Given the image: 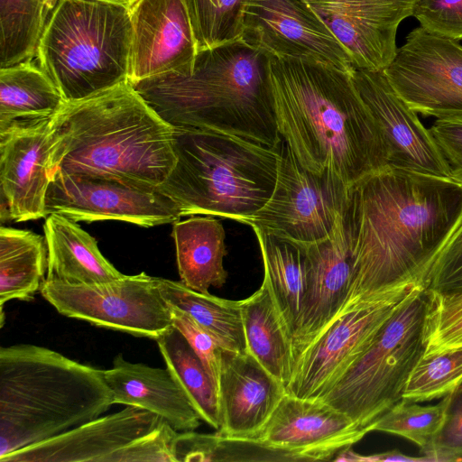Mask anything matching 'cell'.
Here are the masks:
<instances>
[{
  "instance_id": "cell-9",
  "label": "cell",
  "mask_w": 462,
  "mask_h": 462,
  "mask_svg": "<svg viewBox=\"0 0 462 462\" xmlns=\"http://www.w3.org/2000/svg\"><path fill=\"white\" fill-rule=\"evenodd\" d=\"M40 291L61 315L97 327L154 340L173 327L158 277L144 272L92 284L45 280Z\"/></svg>"
},
{
  "instance_id": "cell-26",
  "label": "cell",
  "mask_w": 462,
  "mask_h": 462,
  "mask_svg": "<svg viewBox=\"0 0 462 462\" xmlns=\"http://www.w3.org/2000/svg\"><path fill=\"white\" fill-rule=\"evenodd\" d=\"M262 254L264 274L291 341L302 308L307 284V244L252 226Z\"/></svg>"
},
{
  "instance_id": "cell-31",
  "label": "cell",
  "mask_w": 462,
  "mask_h": 462,
  "mask_svg": "<svg viewBox=\"0 0 462 462\" xmlns=\"http://www.w3.org/2000/svg\"><path fill=\"white\" fill-rule=\"evenodd\" d=\"M166 367L184 390L202 420L221 428L217 388L183 335L172 327L156 339Z\"/></svg>"
},
{
  "instance_id": "cell-41",
  "label": "cell",
  "mask_w": 462,
  "mask_h": 462,
  "mask_svg": "<svg viewBox=\"0 0 462 462\" xmlns=\"http://www.w3.org/2000/svg\"><path fill=\"white\" fill-rule=\"evenodd\" d=\"M424 289L438 292L462 290V223L435 260Z\"/></svg>"
},
{
  "instance_id": "cell-40",
  "label": "cell",
  "mask_w": 462,
  "mask_h": 462,
  "mask_svg": "<svg viewBox=\"0 0 462 462\" xmlns=\"http://www.w3.org/2000/svg\"><path fill=\"white\" fill-rule=\"evenodd\" d=\"M413 16L430 33L462 40V0H418Z\"/></svg>"
},
{
  "instance_id": "cell-3",
  "label": "cell",
  "mask_w": 462,
  "mask_h": 462,
  "mask_svg": "<svg viewBox=\"0 0 462 462\" xmlns=\"http://www.w3.org/2000/svg\"><path fill=\"white\" fill-rule=\"evenodd\" d=\"M271 60L240 39L199 51L189 73L170 72L131 84L173 127L215 131L275 148L282 138Z\"/></svg>"
},
{
  "instance_id": "cell-5",
  "label": "cell",
  "mask_w": 462,
  "mask_h": 462,
  "mask_svg": "<svg viewBox=\"0 0 462 462\" xmlns=\"http://www.w3.org/2000/svg\"><path fill=\"white\" fill-rule=\"evenodd\" d=\"M113 404L104 370L45 346L0 347V458L98 418Z\"/></svg>"
},
{
  "instance_id": "cell-35",
  "label": "cell",
  "mask_w": 462,
  "mask_h": 462,
  "mask_svg": "<svg viewBox=\"0 0 462 462\" xmlns=\"http://www.w3.org/2000/svg\"><path fill=\"white\" fill-rule=\"evenodd\" d=\"M198 52L240 40L247 0H183Z\"/></svg>"
},
{
  "instance_id": "cell-14",
  "label": "cell",
  "mask_w": 462,
  "mask_h": 462,
  "mask_svg": "<svg viewBox=\"0 0 462 462\" xmlns=\"http://www.w3.org/2000/svg\"><path fill=\"white\" fill-rule=\"evenodd\" d=\"M403 297L367 302L336 319L297 359L286 393L320 399L369 347Z\"/></svg>"
},
{
  "instance_id": "cell-8",
  "label": "cell",
  "mask_w": 462,
  "mask_h": 462,
  "mask_svg": "<svg viewBox=\"0 0 462 462\" xmlns=\"http://www.w3.org/2000/svg\"><path fill=\"white\" fill-rule=\"evenodd\" d=\"M429 304L423 288L405 295L369 347L319 401L346 413L369 433L370 426L402 399L425 353Z\"/></svg>"
},
{
  "instance_id": "cell-21",
  "label": "cell",
  "mask_w": 462,
  "mask_h": 462,
  "mask_svg": "<svg viewBox=\"0 0 462 462\" xmlns=\"http://www.w3.org/2000/svg\"><path fill=\"white\" fill-rule=\"evenodd\" d=\"M161 417L126 406L56 437L14 450L0 462H106L121 448L154 428Z\"/></svg>"
},
{
  "instance_id": "cell-10",
  "label": "cell",
  "mask_w": 462,
  "mask_h": 462,
  "mask_svg": "<svg viewBox=\"0 0 462 462\" xmlns=\"http://www.w3.org/2000/svg\"><path fill=\"white\" fill-rule=\"evenodd\" d=\"M349 187L334 172L305 169L282 142L274 189L249 226L300 243L330 236L343 214Z\"/></svg>"
},
{
  "instance_id": "cell-23",
  "label": "cell",
  "mask_w": 462,
  "mask_h": 462,
  "mask_svg": "<svg viewBox=\"0 0 462 462\" xmlns=\"http://www.w3.org/2000/svg\"><path fill=\"white\" fill-rule=\"evenodd\" d=\"M104 374L114 404L153 412L179 432L195 430L200 425L199 414L167 367L131 363L118 354Z\"/></svg>"
},
{
  "instance_id": "cell-22",
  "label": "cell",
  "mask_w": 462,
  "mask_h": 462,
  "mask_svg": "<svg viewBox=\"0 0 462 462\" xmlns=\"http://www.w3.org/2000/svg\"><path fill=\"white\" fill-rule=\"evenodd\" d=\"M286 393L284 385L248 353L224 350L217 384L219 433L251 438Z\"/></svg>"
},
{
  "instance_id": "cell-12",
  "label": "cell",
  "mask_w": 462,
  "mask_h": 462,
  "mask_svg": "<svg viewBox=\"0 0 462 462\" xmlns=\"http://www.w3.org/2000/svg\"><path fill=\"white\" fill-rule=\"evenodd\" d=\"M383 73L417 114L462 116V45L457 41L417 27Z\"/></svg>"
},
{
  "instance_id": "cell-45",
  "label": "cell",
  "mask_w": 462,
  "mask_h": 462,
  "mask_svg": "<svg viewBox=\"0 0 462 462\" xmlns=\"http://www.w3.org/2000/svg\"><path fill=\"white\" fill-rule=\"evenodd\" d=\"M103 1L111 2V3H115V4H119V5H126V6L129 7L130 5H132L137 0H103Z\"/></svg>"
},
{
  "instance_id": "cell-6",
  "label": "cell",
  "mask_w": 462,
  "mask_h": 462,
  "mask_svg": "<svg viewBox=\"0 0 462 462\" xmlns=\"http://www.w3.org/2000/svg\"><path fill=\"white\" fill-rule=\"evenodd\" d=\"M282 142L270 148L227 134L174 127L176 162L157 188L176 202L181 217L248 225L273 194Z\"/></svg>"
},
{
  "instance_id": "cell-20",
  "label": "cell",
  "mask_w": 462,
  "mask_h": 462,
  "mask_svg": "<svg viewBox=\"0 0 462 462\" xmlns=\"http://www.w3.org/2000/svg\"><path fill=\"white\" fill-rule=\"evenodd\" d=\"M51 117L14 124L0 132L1 200L7 205L12 221L48 216Z\"/></svg>"
},
{
  "instance_id": "cell-38",
  "label": "cell",
  "mask_w": 462,
  "mask_h": 462,
  "mask_svg": "<svg viewBox=\"0 0 462 462\" xmlns=\"http://www.w3.org/2000/svg\"><path fill=\"white\" fill-rule=\"evenodd\" d=\"M179 431L166 420L114 452L106 462H176L174 444Z\"/></svg>"
},
{
  "instance_id": "cell-25",
  "label": "cell",
  "mask_w": 462,
  "mask_h": 462,
  "mask_svg": "<svg viewBox=\"0 0 462 462\" xmlns=\"http://www.w3.org/2000/svg\"><path fill=\"white\" fill-rule=\"evenodd\" d=\"M172 237L179 275L185 286L207 293L211 286L221 288L226 283V233L218 220L213 216L178 220L173 223Z\"/></svg>"
},
{
  "instance_id": "cell-1",
  "label": "cell",
  "mask_w": 462,
  "mask_h": 462,
  "mask_svg": "<svg viewBox=\"0 0 462 462\" xmlns=\"http://www.w3.org/2000/svg\"><path fill=\"white\" fill-rule=\"evenodd\" d=\"M344 218L353 275L337 318L362 304L424 289L462 223V184L389 166L349 187Z\"/></svg>"
},
{
  "instance_id": "cell-7",
  "label": "cell",
  "mask_w": 462,
  "mask_h": 462,
  "mask_svg": "<svg viewBox=\"0 0 462 462\" xmlns=\"http://www.w3.org/2000/svg\"><path fill=\"white\" fill-rule=\"evenodd\" d=\"M129 7L103 0H60L38 42V65L66 102L128 81Z\"/></svg>"
},
{
  "instance_id": "cell-44",
  "label": "cell",
  "mask_w": 462,
  "mask_h": 462,
  "mask_svg": "<svg viewBox=\"0 0 462 462\" xmlns=\"http://www.w3.org/2000/svg\"><path fill=\"white\" fill-rule=\"evenodd\" d=\"M338 462H430L425 456L411 457L398 449L388 450L370 455H361L355 452L351 447L340 450L332 459Z\"/></svg>"
},
{
  "instance_id": "cell-27",
  "label": "cell",
  "mask_w": 462,
  "mask_h": 462,
  "mask_svg": "<svg viewBox=\"0 0 462 462\" xmlns=\"http://www.w3.org/2000/svg\"><path fill=\"white\" fill-rule=\"evenodd\" d=\"M242 317L247 353L286 389L292 371L291 341L265 279L242 300Z\"/></svg>"
},
{
  "instance_id": "cell-4",
  "label": "cell",
  "mask_w": 462,
  "mask_h": 462,
  "mask_svg": "<svg viewBox=\"0 0 462 462\" xmlns=\"http://www.w3.org/2000/svg\"><path fill=\"white\" fill-rule=\"evenodd\" d=\"M50 171L101 175L157 188L176 162L174 127L129 81L65 102L51 117Z\"/></svg>"
},
{
  "instance_id": "cell-36",
  "label": "cell",
  "mask_w": 462,
  "mask_h": 462,
  "mask_svg": "<svg viewBox=\"0 0 462 462\" xmlns=\"http://www.w3.org/2000/svg\"><path fill=\"white\" fill-rule=\"evenodd\" d=\"M462 389V347L423 355L414 367L402 398L415 402H429Z\"/></svg>"
},
{
  "instance_id": "cell-29",
  "label": "cell",
  "mask_w": 462,
  "mask_h": 462,
  "mask_svg": "<svg viewBox=\"0 0 462 462\" xmlns=\"http://www.w3.org/2000/svg\"><path fill=\"white\" fill-rule=\"evenodd\" d=\"M45 237L29 230L0 227V306L11 300H31L45 281Z\"/></svg>"
},
{
  "instance_id": "cell-32",
  "label": "cell",
  "mask_w": 462,
  "mask_h": 462,
  "mask_svg": "<svg viewBox=\"0 0 462 462\" xmlns=\"http://www.w3.org/2000/svg\"><path fill=\"white\" fill-rule=\"evenodd\" d=\"M60 0H0V68L32 60Z\"/></svg>"
},
{
  "instance_id": "cell-16",
  "label": "cell",
  "mask_w": 462,
  "mask_h": 462,
  "mask_svg": "<svg viewBox=\"0 0 462 462\" xmlns=\"http://www.w3.org/2000/svg\"><path fill=\"white\" fill-rule=\"evenodd\" d=\"M351 57L353 67L383 71L397 52L400 23L418 0H304Z\"/></svg>"
},
{
  "instance_id": "cell-30",
  "label": "cell",
  "mask_w": 462,
  "mask_h": 462,
  "mask_svg": "<svg viewBox=\"0 0 462 462\" xmlns=\"http://www.w3.org/2000/svg\"><path fill=\"white\" fill-rule=\"evenodd\" d=\"M164 300L187 312L211 334L225 350L247 353L242 317V300H231L194 291L180 281L158 277Z\"/></svg>"
},
{
  "instance_id": "cell-18",
  "label": "cell",
  "mask_w": 462,
  "mask_h": 462,
  "mask_svg": "<svg viewBox=\"0 0 462 462\" xmlns=\"http://www.w3.org/2000/svg\"><path fill=\"white\" fill-rule=\"evenodd\" d=\"M307 262L306 291L291 338L292 367L337 318L348 297L353 256L344 212L330 236L307 244Z\"/></svg>"
},
{
  "instance_id": "cell-39",
  "label": "cell",
  "mask_w": 462,
  "mask_h": 462,
  "mask_svg": "<svg viewBox=\"0 0 462 462\" xmlns=\"http://www.w3.org/2000/svg\"><path fill=\"white\" fill-rule=\"evenodd\" d=\"M173 327L186 338L213 381L217 392L224 348L219 342L187 312L170 304Z\"/></svg>"
},
{
  "instance_id": "cell-17",
  "label": "cell",
  "mask_w": 462,
  "mask_h": 462,
  "mask_svg": "<svg viewBox=\"0 0 462 462\" xmlns=\"http://www.w3.org/2000/svg\"><path fill=\"white\" fill-rule=\"evenodd\" d=\"M129 13L130 83L191 71L198 49L183 0H137Z\"/></svg>"
},
{
  "instance_id": "cell-33",
  "label": "cell",
  "mask_w": 462,
  "mask_h": 462,
  "mask_svg": "<svg viewBox=\"0 0 462 462\" xmlns=\"http://www.w3.org/2000/svg\"><path fill=\"white\" fill-rule=\"evenodd\" d=\"M176 462L219 460L296 461L290 454L251 438L201 434L194 430L178 434L174 444Z\"/></svg>"
},
{
  "instance_id": "cell-28",
  "label": "cell",
  "mask_w": 462,
  "mask_h": 462,
  "mask_svg": "<svg viewBox=\"0 0 462 462\" xmlns=\"http://www.w3.org/2000/svg\"><path fill=\"white\" fill-rule=\"evenodd\" d=\"M66 101L32 60L0 68V132L14 124L52 116Z\"/></svg>"
},
{
  "instance_id": "cell-15",
  "label": "cell",
  "mask_w": 462,
  "mask_h": 462,
  "mask_svg": "<svg viewBox=\"0 0 462 462\" xmlns=\"http://www.w3.org/2000/svg\"><path fill=\"white\" fill-rule=\"evenodd\" d=\"M368 432L346 413L319 400L289 393L251 439L282 450L296 461L332 460Z\"/></svg>"
},
{
  "instance_id": "cell-37",
  "label": "cell",
  "mask_w": 462,
  "mask_h": 462,
  "mask_svg": "<svg viewBox=\"0 0 462 462\" xmlns=\"http://www.w3.org/2000/svg\"><path fill=\"white\" fill-rule=\"evenodd\" d=\"M428 293L424 355L462 347V290Z\"/></svg>"
},
{
  "instance_id": "cell-43",
  "label": "cell",
  "mask_w": 462,
  "mask_h": 462,
  "mask_svg": "<svg viewBox=\"0 0 462 462\" xmlns=\"http://www.w3.org/2000/svg\"><path fill=\"white\" fill-rule=\"evenodd\" d=\"M429 131L451 180L462 184V116L437 118Z\"/></svg>"
},
{
  "instance_id": "cell-11",
  "label": "cell",
  "mask_w": 462,
  "mask_h": 462,
  "mask_svg": "<svg viewBox=\"0 0 462 462\" xmlns=\"http://www.w3.org/2000/svg\"><path fill=\"white\" fill-rule=\"evenodd\" d=\"M45 205L48 215L60 214L77 222L116 220L151 227L181 217L176 202L158 188L60 170L51 173Z\"/></svg>"
},
{
  "instance_id": "cell-2",
  "label": "cell",
  "mask_w": 462,
  "mask_h": 462,
  "mask_svg": "<svg viewBox=\"0 0 462 462\" xmlns=\"http://www.w3.org/2000/svg\"><path fill=\"white\" fill-rule=\"evenodd\" d=\"M271 79L279 134L305 169L329 170L350 187L389 167L383 137L352 72L272 57Z\"/></svg>"
},
{
  "instance_id": "cell-34",
  "label": "cell",
  "mask_w": 462,
  "mask_h": 462,
  "mask_svg": "<svg viewBox=\"0 0 462 462\" xmlns=\"http://www.w3.org/2000/svg\"><path fill=\"white\" fill-rule=\"evenodd\" d=\"M451 394L441 398L434 405H420L402 399L369 428L371 431H383L402 437L426 451L434 443L445 421Z\"/></svg>"
},
{
  "instance_id": "cell-42",
  "label": "cell",
  "mask_w": 462,
  "mask_h": 462,
  "mask_svg": "<svg viewBox=\"0 0 462 462\" xmlns=\"http://www.w3.org/2000/svg\"><path fill=\"white\" fill-rule=\"evenodd\" d=\"M421 454L430 462L462 461V389L451 394L444 424L432 446Z\"/></svg>"
},
{
  "instance_id": "cell-19",
  "label": "cell",
  "mask_w": 462,
  "mask_h": 462,
  "mask_svg": "<svg viewBox=\"0 0 462 462\" xmlns=\"http://www.w3.org/2000/svg\"><path fill=\"white\" fill-rule=\"evenodd\" d=\"M352 78L382 133L389 166L451 179L429 129L395 92L383 71L354 69Z\"/></svg>"
},
{
  "instance_id": "cell-13",
  "label": "cell",
  "mask_w": 462,
  "mask_h": 462,
  "mask_svg": "<svg viewBox=\"0 0 462 462\" xmlns=\"http://www.w3.org/2000/svg\"><path fill=\"white\" fill-rule=\"evenodd\" d=\"M241 39L273 58L316 61L350 73L355 69L304 0H247Z\"/></svg>"
},
{
  "instance_id": "cell-24",
  "label": "cell",
  "mask_w": 462,
  "mask_h": 462,
  "mask_svg": "<svg viewBox=\"0 0 462 462\" xmlns=\"http://www.w3.org/2000/svg\"><path fill=\"white\" fill-rule=\"evenodd\" d=\"M43 230L48 249L45 280L92 284L125 275L104 257L96 239L77 221L52 213L46 217Z\"/></svg>"
}]
</instances>
